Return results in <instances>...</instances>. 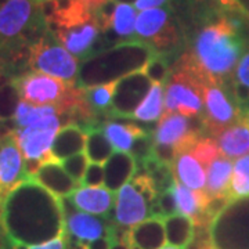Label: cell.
Returning <instances> with one entry per match:
<instances>
[{
  "mask_svg": "<svg viewBox=\"0 0 249 249\" xmlns=\"http://www.w3.org/2000/svg\"><path fill=\"white\" fill-rule=\"evenodd\" d=\"M172 0H136L134 1V9L144 11V10L158 9L162 6H168Z\"/></svg>",
  "mask_w": 249,
  "mask_h": 249,
  "instance_id": "7bdbcfd3",
  "label": "cell"
},
{
  "mask_svg": "<svg viewBox=\"0 0 249 249\" xmlns=\"http://www.w3.org/2000/svg\"><path fill=\"white\" fill-rule=\"evenodd\" d=\"M127 244L140 249H160L166 244L163 219L151 216L137 223L127 231Z\"/></svg>",
  "mask_w": 249,
  "mask_h": 249,
  "instance_id": "7402d4cb",
  "label": "cell"
},
{
  "mask_svg": "<svg viewBox=\"0 0 249 249\" xmlns=\"http://www.w3.org/2000/svg\"><path fill=\"white\" fill-rule=\"evenodd\" d=\"M49 31L37 0H0V67L28 62L29 47Z\"/></svg>",
  "mask_w": 249,
  "mask_h": 249,
  "instance_id": "3957f363",
  "label": "cell"
},
{
  "mask_svg": "<svg viewBox=\"0 0 249 249\" xmlns=\"http://www.w3.org/2000/svg\"><path fill=\"white\" fill-rule=\"evenodd\" d=\"M52 32L57 40L76 58L85 60L98 53V43L103 32L94 13L71 24L54 28Z\"/></svg>",
  "mask_w": 249,
  "mask_h": 249,
  "instance_id": "4fadbf2b",
  "label": "cell"
},
{
  "mask_svg": "<svg viewBox=\"0 0 249 249\" xmlns=\"http://www.w3.org/2000/svg\"><path fill=\"white\" fill-rule=\"evenodd\" d=\"M130 247V249H140L139 247H136V245H129Z\"/></svg>",
  "mask_w": 249,
  "mask_h": 249,
  "instance_id": "11a10c76",
  "label": "cell"
},
{
  "mask_svg": "<svg viewBox=\"0 0 249 249\" xmlns=\"http://www.w3.org/2000/svg\"><path fill=\"white\" fill-rule=\"evenodd\" d=\"M79 65V60L57 40L50 29L29 47L27 67L31 71L76 85Z\"/></svg>",
  "mask_w": 249,
  "mask_h": 249,
  "instance_id": "ba28073f",
  "label": "cell"
},
{
  "mask_svg": "<svg viewBox=\"0 0 249 249\" xmlns=\"http://www.w3.org/2000/svg\"><path fill=\"white\" fill-rule=\"evenodd\" d=\"M85 4H86V7L90 10V11H96L97 9H100L103 4H106L108 0H82Z\"/></svg>",
  "mask_w": 249,
  "mask_h": 249,
  "instance_id": "bcb514c9",
  "label": "cell"
},
{
  "mask_svg": "<svg viewBox=\"0 0 249 249\" xmlns=\"http://www.w3.org/2000/svg\"><path fill=\"white\" fill-rule=\"evenodd\" d=\"M248 16H249V14H248Z\"/></svg>",
  "mask_w": 249,
  "mask_h": 249,
  "instance_id": "91938a15",
  "label": "cell"
},
{
  "mask_svg": "<svg viewBox=\"0 0 249 249\" xmlns=\"http://www.w3.org/2000/svg\"><path fill=\"white\" fill-rule=\"evenodd\" d=\"M0 249H4V245H3L1 242H0Z\"/></svg>",
  "mask_w": 249,
  "mask_h": 249,
  "instance_id": "9f6ffc18",
  "label": "cell"
},
{
  "mask_svg": "<svg viewBox=\"0 0 249 249\" xmlns=\"http://www.w3.org/2000/svg\"><path fill=\"white\" fill-rule=\"evenodd\" d=\"M10 82L21 100L35 106H55L67 114L85 97L83 89H79L76 85L40 72H24L13 76Z\"/></svg>",
  "mask_w": 249,
  "mask_h": 249,
  "instance_id": "5b68a950",
  "label": "cell"
},
{
  "mask_svg": "<svg viewBox=\"0 0 249 249\" xmlns=\"http://www.w3.org/2000/svg\"><path fill=\"white\" fill-rule=\"evenodd\" d=\"M166 244L169 247L186 249L194 240L196 235V223L188 216L181 213L172 214L163 219Z\"/></svg>",
  "mask_w": 249,
  "mask_h": 249,
  "instance_id": "4316f807",
  "label": "cell"
},
{
  "mask_svg": "<svg viewBox=\"0 0 249 249\" xmlns=\"http://www.w3.org/2000/svg\"><path fill=\"white\" fill-rule=\"evenodd\" d=\"M134 35L150 45L154 52L169 57L184 43L186 34L169 4L166 7L140 11L136 18Z\"/></svg>",
  "mask_w": 249,
  "mask_h": 249,
  "instance_id": "8992f818",
  "label": "cell"
},
{
  "mask_svg": "<svg viewBox=\"0 0 249 249\" xmlns=\"http://www.w3.org/2000/svg\"><path fill=\"white\" fill-rule=\"evenodd\" d=\"M212 249H249V196L231 199L211 226Z\"/></svg>",
  "mask_w": 249,
  "mask_h": 249,
  "instance_id": "30bf717a",
  "label": "cell"
},
{
  "mask_svg": "<svg viewBox=\"0 0 249 249\" xmlns=\"http://www.w3.org/2000/svg\"><path fill=\"white\" fill-rule=\"evenodd\" d=\"M238 7H240L245 14H249V0H235Z\"/></svg>",
  "mask_w": 249,
  "mask_h": 249,
  "instance_id": "c3c4849f",
  "label": "cell"
},
{
  "mask_svg": "<svg viewBox=\"0 0 249 249\" xmlns=\"http://www.w3.org/2000/svg\"><path fill=\"white\" fill-rule=\"evenodd\" d=\"M178 213V204H176V198L173 194V190H166L162 191L157 196L155 204L151 208V216H158V217H168L172 214Z\"/></svg>",
  "mask_w": 249,
  "mask_h": 249,
  "instance_id": "74e56055",
  "label": "cell"
},
{
  "mask_svg": "<svg viewBox=\"0 0 249 249\" xmlns=\"http://www.w3.org/2000/svg\"><path fill=\"white\" fill-rule=\"evenodd\" d=\"M86 139H88V130L79 124H70L62 126L55 134L52 145L53 158L61 162L75 154H79L85 150Z\"/></svg>",
  "mask_w": 249,
  "mask_h": 249,
  "instance_id": "603a6c76",
  "label": "cell"
},
{
  "mask_svg": "<svg viewBox=\"0 0 249 249\" xmlns=\"http://www.w3.org/2000/svg\"><path fill=\"white\" fill-rule=\"evenodd\" d=\"M60 204L65 219V230L79 241V244L90 242L101 237H109L111 226L106 223L107 219H100L96 214L75 211V205L72 204L70 196L60 198Z\"/></svg>",
  "mask_w": 249,
  "mask_h": 249,
  "instance_id": "e0dca14e",
  "label": "cell"
},
{
  "mask_svg": "<svg viewBox=\"0 0 249 249\" xmlns=\"http://www.w3.org/2000/svg\"><path fill=\"white\" fill-rule=\"evenodd\" d=\"M163 101H165L163 85L152 83L148 94L144 97L140 106L136 108L132 119L139 121V122H145V124L158 121L160 119V116L163 115Z\"/></svg>",
  "mask_w": 249,
  "mask_h": 249,
  "instance_id": "f546056e",
  "label": "cell"
},
{
  "mask_svg": "<svg viewBox=\"0 0 249 249\" xmlns=\"http://www.w3.org/2000/svg\"><path fill=\"white\" fill-rule=\"evenodd\" d=\"M19 96L13 83L7 80L0 83V122H10L14 119Z\"/></svg>",
  "mask_w": 249,
  "mask_h": 249,
  "instance_id": "836d02e7",
  "label": "cell"
},
{
  "mask_svg": "<svg viewBox=\"0 0 249 249\" xmlns=\"http://www.w3.org/2000/svg\"><path fill=\"white\" fill-rule=\"evenodd\" d=\"M11 249H67V238L65 234H62L60 237L42 242L39 245H25V244L11 242Z\"/></svg>",
  "mask_w": 249,
  "mask_h": 249,
  "instance_id": "60d3db41",
  "label": "cell"
},
{
  "mask_svg": "<svg viewBox=\"0 0 249 249\" xmlns=\"http://www.w3.org/2000/svg\"><path fill=\"white\" fill-rule=\"evenodd\" d=\"M37 1H43V0H37Z\"/></svg>",
  "mask_w": 249,
  "mask_h": 249,
  "instance_id": "680465c9",
  "label": "cell"
},
{
  "mask_svg": "<svg viewBox=\"0 0 249 249\" xmlns=\"http://www.w3.org/2000/svg\"><path fill=\"white\" fill-rule=\"evenodd\" d=\"M25 194L21 206L6 205L3 226L10 242L31 245L36 241H50L65 234V219L60 198L31 180L22 183Z\"/></svg>",
  "mask_w": 249,
  "mask_h": 249,
  "instance_id": "7a4b0ae2",
  "label": "cell"
},
{
  "mask_svg": "<svg viewBox=\"0 0 249 249\" xmlns=\"http://www.w3.org/2000/svg\"><path fill=\"white\" fill-rule=\"evenodd\" d=\"M229 196L231 199L249 196V154L234 162Z\"/></svg>",
  "mask_w": 249,
  "mask_h": 249,
  "instance_id": "d6a6232c",
  "label": "cell"
},
{
  "mask_svg": "<svg viewBox=\"0 0 249 249\" xmlns=\"http://www.w3.org/2000/svg\"><path fill=\"white\" fill-rule=\"evenodd\" d=\"M196 249H212V247H211L209 244H202L199 248H196Z\"/></svg>",
  "mask_w": 249,
  "mask_h": 249,
  "instance_id": "816d5d0a",
  "label": "cell"
},
{
  "mask_svg": "<svg viewBox=\"0 0 249 249\" xmlns=\"http://www.w3.org/2000/svg\"><path fill=\"white\" fill-rule=\"evenodd\" d=\"M157 188L148 173L140 170L116 194L115 222L121 227H133L151 217V208L157 199Z\"/></svg>",
  "mask_w": 249,
  "mask_h": 249,
  "instance_id": "9c48e42d",
  "label": "cell"
},
{
  "mask_svg": "<svg viewBox=\"0 0 249 249\" xmlns=\"http://www.w3.org/2000/svg\"><path fill=\"white\" fill-rule=\"evenodd\" d=\"M178 1H183L187 4H191V6H198V4H202L205 0H178Z\"/></svg>",
  "mask_w": 249,
  "mask_h": 249,
  "instance_id": "681fc988",
  "label": "cell"
},
{
  "mask_svg": "<svg viewBox=\"0 0 249 249\" xmlns=\"http://www.w3.org/2000/svg\"><path fill=\"white\" fill-rule=\"evenodd\" d=\"M235 82L237 85L249 89V52L242 55L235 68Z\"/></svg>",
  "mask_w": 249,
  "mask_h": 249,
  "instance_id": "b9f144b4",
  "label": "cell"
},
{
  "mask_svg": "<svg viewBox=\"0 0 249 249\" xmlns=\"http://www.w3.org/2000/svg\"><path fill=\"white\" fill-rule=\"evenodd\" d=\"M172 190L176 198L178 211L180 213L188 216L198 226H204L211 222L206 216V205L209 202V196H206L205 190L202 191L191 190L184 184H181L176 178Z\"/></svg>",
  "mask_w": 249,
  "mask_h": 249,
  "instance_id": "d6986e66",
  "label": "cell"
},
{
  "mask_svg": "<svg viewBox=\"0 0 249 249\" xmlns=\"http://www.w3.org/2000/svg\"><path fill=\"white\" fill-rule=\"evenodd\" d=\"M154 54L151 46L142 40H129L112 46L82 60L76 78L79 89H89L122 79L142 71Z\"/></svg>",
  "mask_w": 249,
  "mask_h": 249,
  "instance_id": "277c9868",
  "label": "cell"
},
{
  "mask_svg": "<svg viewBox=\"0 0 249 249\" xmlns=\"http://www.w3.org/2000/svg\"><path fill=\"white\" fill-rule=\"evenodd\" d=\"M71 124L68 115H53L28 127L14 129L13 136L25 160L27 176H32L45 162L55 160L52 155V145L62 124Z\"/></svg>",
  "mask_w": 249,
  "mask_h": 249,
  "instance_id": "52a82bcc",
  "label": "cell"
},
{
  "mask_svg": "<svg viewBox=\"0 0 249 249\" xmlns=\"http://www.w3.org/2000/svg\"><path fill=\"white\" fill-rule=\"evenodd\" d=\"M151 86L152 82L142 73V71L133 72L122 79L116 80L109 115L124 119L132 118L136 108L148 94Z\"/></svg>",
  "mask_w": 249,
  "mask_h": 249,
  "instance_id": "2e32d148",
  "label": "cell"
},
{
  "mask_svg": "<svg viewBox=\"0 0 249 249\" xmlns=\"http://www.w3.org/2000/svg\"><path fill=\"white\" fill-rule=\"evenodd\" d=\"M232 168L231 160L219 157L214 160L206 169V187L205 193L209 196H229L230 183H231Z\"/></svg>",
  "mask_w": 249,
  "mask_h": 249,
  "instance_id": "484cf974",
  "label": "cell"
},
{
  "mask_svg": "<svg viewBox=\"0 0 249 249\" xmlns=\"http://www.w3.org/2000/svg\"><path fill=\"white\" fill-rule=\"evenodd\" d=\"M104 134L107 136L109 142L112 144V147L116 148V151L127 152L130 150L134 139L147 133V130H144L142 127L136 126L132 122H118V121H107L101 126Z\"/></svg>",
  "mask_w": 249,
  "mask_h": 249,
  "instance_id": "83f0119b",
  "label": "cell"
},
{
  "mask_svg": "<svg viewBox=\"0 0 249 249\" xmlns=\"http://www.w3.org/2000/svg\"><path fill=\"white\" fill-rule=\"evenodd\" d=\"M160 249H181V248H175V247H163V248Z\"/></svg>",
  "mask_w": 249,
  "mask_h": 249,
  "instance_id": "db71d44e",
  "label": "cell"
},
{
  "mask_svg": "<svg viewBox=\"0 0 249 249\" xmlns=\"http://www.w3.org/2000/svg\"><path fill=\"white\" fill-rule=\"evenodd\" d=\"M53 115H68V114L55 106H35L19 98L13 122H14L16 129H21V127H28L31 124H37Z\"/></svg>",
  "mask_w": 249,
  "mask_h": 249,
  "instance_id": "f1b7e54d",
  "label": "cell"
},
{
  "mask_svg": "<svg viewBox=\"0 0 249 249\" xmlns=\"http://www.w3.org/2000/svg\"><path fill=\"white\" fill-rule=\"evenodd\" d=\"M244 121H245V122H247V124H249V111H248V114H247V116L244 118Z\"/></svg>",
  "mask_w": 249,
  "mask_h": 249,
  "instance_id": "f5cc1de1",
  "label": "cell"
},
{
  "mask_svg": "<svg viewBox=\"0 0 249 249\" xmlns=\"http://www.w3.org/2000/svg\"><path fill=\"white\" fill-rule=\"evenodd\" d=\"M216 3H219L222 7H224L226 10H229V11H242V10L238 7V4H237V1L235 0H214ZM244 13V11H242Z\"/></svg>",
  "mask_w": 249,
  "mask_h": 249,
  "instance_id": "f6af8a7d",
  "label": "cell"
},
{
  "mask_svg": "<svg viewBox=\"0 0 249 249\" xmlns=\"http://www.w3.org/2000/svg\"><path fill=\"white\" fill-rule=\"evenodd\" d=\"M116 82H111V83H106V85H100V86H94V88H89V89H83L85 93V98L89 104V107L93 109V112L97 115L101 114H108L111 111V106H112V97L115 93Z\"/></svg>",
  "mask_w": 249,
  "mask_h": 249,
  "instance_id": "1f68e13d",
  "label": "cell"
},
{
  "mask_svg": "<svg viewBox=\"0 0 249 249\" xmlns=\"http://www.w3.org/2000/svg\"><path fill=\"white\" fill-rule=\"evenodd\" d=\"M129 154L133 157L137 166H142L148 160L154 158V137L150 132L142 134L134 139L133 144L129 150Z\"/></svg>",
  "mask_w": 249,
  "mask_h": 249,
  "instance_id": "8d00e7d4",
  "label": "cell"
},
{
  "mask_svg": "<svg viewBox=\"0 0 249 249\" xmlns=\"http://www.w3.org/2000/svg\"><path fill=\"white\" fill-rule=\"evenodd\" d=\"M80 184L83 187L104 186V166L101 163H94V162L89 163Z\"/></svg>",
  "mask_w": 249,
  "mask_h": 249,
  "instance_id": "ab89813d",
  "label": "cell"
},
{
  "mask_svg": "<svg viewBox=\"0 0 249 249\" xmlns=\"http://www.w3.org/2000/svg\"><path fill=\"white\" fill-rule=\"evenodd\" d=\"M205 114H202L205 130L217 136L229 126L237 124L240 119V109L232 104L227 91L220 82L204 80L202 82Z\"/></svg>",
  "mask_w": 249,
  "mask_h": 249,
  "instance_id": "7c38bea8",
  "label": "cell"
},
{
  "mask_svg": "<svg viewBox=\"0 0 249 249\" xmlns=\"http://www.w3.org/2000/svg\"><path fill=\"white\" fill-rule=\"evenodd\" d=\"M142 71L148 79L151 80L152 83L166 85L168 80H169L170 67L165 55L154 54L150 58V61L144 65Z\"/></svg>",
  "mask_w": 249,
  "mask_h": 249,
  "instance_id": "e575fe53",
  "label": "cell"
},
{
  "mask_svg": "<svg viewBox=\"0 0 249 249\" xmlns=\"http://www.w3.org/2000/svg\"><path fill=\"white\" fill-rule=\"evenodd\" d=\"M137 172V162L129 152L115 151L104 162V187L118 193Z\"/></svg>",
  "mask_w": 249,
  "mask_h": 249,
  "instance_id": "44dd1931",
  "label": "cell"
},
{
  "mask_svg": "<svg viewBox=\"0 0 249 249\" xmlns=\"http://www.w3.org/2000/svg\"><path fill=\"white\" fill-rule=\"evenodd\" d=\"M85 154L88 155L89 160L94 163H101V165H104V162L114 154V147L101 127L97 126L88 130Z\"/></svg>",
  "mask_w": 249,
  "mask_h": 249,
  "instance_id": "4dcf8cb0",
  "label": "cell"
},
{
  "mask_svg": "<svg viewBox=\"0 0 249 249\" xmlns=\"http://www.w3.org/2000/svg\"><path fill=\"white\" fill-rule=\"evenodd\" d=\"M114 193H111L106 187H80L70 199L75 208L82 212H86L96 216L109 217V212L114 206Z\"/></svg>",
  "mask_w": 249,
  "mask_h": 249,
  "instance_id": "ffe728a7",
  "label": "cell"
},
{
  "mask_svg": "<svg viewBox=\"0 0 249 249\" xmlns=\"http://www.w3.org/2000/svg\"><path fill=\"white\" fill-rule=\"evenodd\" d=\"M216 142L224 158L234 160L249 154V124L241 119L216 136Z\"/></svg>",
  "mask_w": 249,
  "mask_h": 249,
  "instance_id": "cb8c5ba5",
  "label": "cell"
},
{
  "mask_svg": "<svg viewBox=\"0 0 249 249\" xmlns=\"http://www.w3.org/2000/svg\"><path fill=\"white\" fill-rule=\"evenodd\" d=\"M62 165V168L65 169V172L71 176L73 180H76L78 183L82 181L83 178V175L86 172V168L89 165V158L86 154L83 152H79V154H75L70 158L64 160L60 162Z\"/></svg>",
  "mask_w": 249,
  "mask_h": 249,
  "instance_id": "f35d334b",
  "label": "cell"
},
{
  "mask_svg": "<svg viewBox=\"0 0 249 249\" xmlns=\"http://www.w3.org/2000/svg\"><path fill=\"white\" fill-rule=\"evenodd\" d=\"M109 249H130L129 244L124 241H114L111 240V247Z\"/></svg>",
  "mask_w": 249,
  "mask_h": 249,
  "instance_id": "7dc6e473",
  "label": "cell"
},
{
  "mask_svg": "<svg viewBox=\"0 0 249 249\" xmlns=\"http://www.w3.org/2000/svg\"><path fill=\"white\" fill-rule=\"evenodd\" d=\"M28 180L25 160L13 132L0 137V206L4 199Z\"/></svg>",
  "mask_w": 249,
  "mask_h": 249,
  "instance_id": "9a60e30c",
  "label": "cell"
},
{
  "mask_svg": "<svg viewBox=\"0 0 249 249\" xmlns=\"http://www.w3.org/2000/svg\"><path fill=\"white\" fill-rule=\"evenodd\" d=\"M114 1H115V3H127V4H132L136 0H114Z\"/></svg>",
  "mask_w": 249,
  "mask_h": 249,
  "instance_id": "f907efd6",
  "label": "cell"
},
{
  "mask_svg": "<svg viewBox=\"0 0 249 249\" xmlns=\"http://www.w3.org/2000/svg\"><path fill=\"white\" fill-rule=\"evenodd\" d=\"M80 245L85 249H109V247H111V238L109 237H101V238L90 241V242L80 244Z\"/></svg>",
  "mask_w": 249,
  "mask_h": 249,
  "instance_id": "ee69618b",
  "label": "cell"
},
{
  "mask_svg": "<svg viewBox=\"0 0 249 249\" xmlns=\"http://www.w3.org/2000/svg\"><path fill=\"white\" fill-rule=\"evenodd\" d=\"M193 35L190 46L180 55L176 65L194 72L199 79L220 82L227 78L240 61L244 49V37L232 24L230 14H220Z\"/></svg>",
  "mask_w": 249,
  "mask_h": 249,
  "instance_id": "6da1fadb",
  "label": "cell"
},
{
  "mask_svg": "<svg viewBox=\"0 0 249 249\" xmlns=\"http://www.w3.org/2000/svg\"><path fill=\"white\" fill-rule=\"evenodd\" d=\"M190 152L196 157L202 166L204 165L209 166L214 160H217L220 157V150H219L217 142H216V140L209 139V137H201L193 145Z\"/></svg>",
  "mask_w": 249,
  "mask_h": 249,
  "instance_id": "d590c367",
  "label": "cell"
},
{
  "mask_svg": "<svg viewBox=\"0 0 249 249\" xmlns=\"http://www.w3.org/2000/svg\"><path fill=\"white\" fill-rule=\"evenodd\" d=\"M79 249H85V248H83V247H82V245L79 244Z\"/></svg>",
  "mask_w": 249,
  "mask_h": 249,
  "instance_id": "6f0895ef",
  "label": "cell"
},
{
  "mask_svg": "<svg viewBox=\"0 0 249 249\" xmlns=\"http://www.w3.org/2000/svg\"><path fill=\"white\" fill-rule=\"evenodd\" d=\"M28 180L39 184L55 198L71 196L79 187V183L65 172L58 160L45 162Z\"/></svg>",
  "mask_w": 249,
  "mask_h": 249,
  "instance_id": "ac0fdd59",
  "label": "cell"
},
{
  "mask_svg": "<svg viewBox=\"0 0 249 249\" xmlns=\"http://www.w3.org/2000/svg\"><path fill=\"white\" fill-rule=\"evenodd\" d=\"M170 168H172L173 178L178 180L181 184L196 191L205 190L206 173H205L204 166L190 151L180 154Z\"/></svg>",
  "mask_w": 249,
  "mask_h": 249,
  "instance_id": "d4e9b609",
  "label": "cell"
},
{
  "mask_svg": "<svg viewBox=\"0 0 249 249\" xmlns=\"http://www.w3.org/2000/svg\"><path fill=\"white\" fill-rule=\"evenodd\" d=\"M204 124L201 121L191 119L190 116L180 115V114H168L160 116L157 129L154 130L152 137L155 144L163 145H173L176 147L178 154L190 151L193 145L201 137L205 127H199L198 124Z\"/></svg>",
  "mask_w": 249,
  "mask_h": 249,
  "instance_id": "5bb4252c",
  "label": "cell"
},
{
  "mask_svg": "<svg viewBox=\"0 0 249 249\" xmlns=\"http://www.w3.org/2000/svg\"><path fill=\"white\" fill-rule=\"evenodd\" d=\"M202 80L194 72L175 64V68H170L169 80L166 83L163 114L202 118Z\"/></svg>",
  "mask_w": 249,
  "mask_h": 249,
  "instance_id": "8fae6325",
  "label": "cell"
}]
</instances>
